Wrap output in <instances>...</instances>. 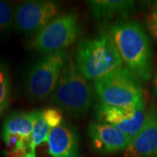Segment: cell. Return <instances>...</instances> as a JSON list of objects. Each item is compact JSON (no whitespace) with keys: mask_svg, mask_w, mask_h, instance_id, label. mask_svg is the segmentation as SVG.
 Masks as SVG:
<instances>
[{"mask_svg":"<svg viewBox=\"0 0 157 157\" xmlns=\"http://www.w3.org/2000/svg\"><path fill=\"white\" fill-rule=\"evenodd\" d=\"M109 34L126 67L142 81L153 74V52L143 27L136 21H118L109 28Z\"/></svg>","mask_w":157,"mask_h":157,"instance_id":"obj_1","label":"cell"},{"mask_svg":"<svg viewBox=\"0 0 157 157\" xmlns=\"http://www.w3.org/2000/svg\"><path fill=\"white\" fill-rule=\"evenodd\" d=\"M99 101L108 106L129 108L145 103L140 79L127 67H121L94 81Z\"/></svg>","mask_w":157,"mask_h":157,"instance_id":"obj_4","label":"cell"},{"mask_svg":"<svg viewBox=\"0 0 157 157\" xmlns=\"http://www.w3.org/2000/svg\"><path fill=\"white\" fill-rule=\"evenodd\" d=\"M155 7H157V1L155 2Z\"/></svg>","mask_w":157,"mask_h":157,"instance_id":"obj_20","label":"cell"},{"mask_svg":"<svg viewBox=\"0 0 157 157\" xmlns=\"http://www.w3.org/2000/svg\"><path fill=\"white\" fill-rule=\"evenodd\" d=\"M50 101L74 118L85 116L94 105V91L88 80L79 72L72 54H67Z\"/></svg>","mask_w":157,"mask_h":157,"instance_id":"obj_2","label":"cell"},{"mask_svg":"<svg viewBox=\"0 0 157 157\" xmlns=\"http://www.w3.org/2000/svg\"><path fill=\"white\" fill-rule=\"evenodd\" d=\"M74 59L79 72L88 81H95L122 67L123 64L112 37L107 32L82 39L78 44Z\"/></svg>","mask_w":157,"mask_h":157,"instance_id":"obj_3","label":"cell"},{"mask_svg":"<svg viewBox=\"0 0 157 157\" xmlns=\"http://www.w3.org/2000/svg\"><path fill=\"white\" fill-rule=\"evenodd\" d=\"M87 136L91 147L100 155L125 151L131 139L112 125L92 121L88 125Z\"/></svg>","mask_w":157,"mask_h":157,"instance_id":"obj_9","label":"cell"},{"mask_svg":"<svg viewBox=\"0 0 157 157\" xmlns=\"http://www.w3.org/2000/svg\"><path fill=\"white\" fill-rule=\"evenodd\" d=\"M51 129L52 128L48 126V124L42 118L39 111V116L34 121L31 135V148L33 151L36 152L37 147L44 142H47Z\"/></svg>","mask_w":157,"mask_h":157,"instance_id":"obj_15","label":"cell"},{"mask_svg":"<svg viewBox=\"0 0 157 157\" xmlns=\"http://www.w3.org/2000/svg\"><path fill=\"white\" fill-rule=\"evenodd\" d=\"M60 4L51 0H31L14 8L13 28L17 33L33 36L59 17Z\"/></svg>","mask_w":157,"mask_h":157,"instance_id":"obj_7","label":"cell"},{"mask_svg":"<svg viewBox=\"0 0 157 157\" xmlns=\"http://www.w3.org/2000/svg\"><path fill=\"white\" fill-rule=\"evenodd\" d=\"M79 33L78 14L70 11L54 18L38 33L32 36L26 46L43 55L63 51L77 40Z\"/></svg>","mask_w":157,"mask_h":157,"instance_id":"obj_6","label":"cell"},{"mask_svg":"<svg viewBox=\"0 0 157 157\" xmlns=\"http://www.w3.org/2000/svg\"><path fill=\"white\" fill-rule=\"evenodd\" d=\"M94 115L98 121L109 124L121 130L132 140L145 123V103L135 107H112L98 101L94 106Z\"/></svg>","mask_w":157,"mask_h":157,"instance_id":"obj_8","label":"cell"},{"mask_svg":"<svg viewBox=\"0 0 157 157\" xmlns=\"http://www.w3.org/2000/svg\"><path fill=\"white\" fill-rule=\"evenodd\" d=\"M46 143L51 157H78V131L67 122L51 129Z\"/></svg>","mask_w":157,"mask_h":157,"instance_id":"obj_11","label":"cell"},{"mask_svg":"<svg viewBox=\"0 0 157 157\" xmlns=\"http://www.w3.org/2000/svg\"><path fill=\"white\" fill-rule=\"evenodd\" d=\"M86 3L93 17L101 24L114 17H128L135 10V3L130 0H90Z\"/></svg>","mask_w":157,"mask_h":157,"instance_id":"obj_12","label":"cell"},{"mask_svg":"<svg viewBox=\"0 0 157 157\" xmlns=\"http://www.w3.org/2000/svg\"><path fill=\"white\" fill-rule=\"evenodd\" d=\"M11 99V75L8 67L0 60V115L6 110Z\"/></svg>","mask_w":157,"mask_h":157,"instance_id":"obj_14","label":"cell"},{"mask_svg":"<svg viewBox=\"0 0 157 157\" xmlns=\"http://www.w3.org/2000/svg\"><path fill=\"white\" fill-rule=\"evenodd\" d=\"M145 24L149 33L157 40V7H155V9L147 16Z\"/></svg>","mask_w":157,"mask_h":157,"instance_id":"obj_18","label":"cell"},{"mask_svg":"<svg viewBox=\"0 0 157 157\" xmlns=\"http://www.w3.org/2000/svg\"><path fill=\"white\" fill-rule=\"evenodd\" d=\"M67 54L66 50L44 54L30 67L25 78V93L31 102H42L51 97Z\"/></svg>","mask_w":157,"mask_h":157,"instance_id":"obj_5","label":"cell"},{"mask_svg":"<svg viewBox=\"0 0 157 157\" xmlns=\"http://www.w3.org/2000/svg\"><path fill=\"white\" fill-rule=\"evenodd\" d=\"M14 8L10 2L0 0V36H6L13 28Z\"/></svg>","mask_w":157,"mask_h":157,"instance_id":"obj_16","label":"cell"},{"mask_svg":"<svg viewBox=\"0 0 157 157\" xmlns=\"http://www.w3.org/2000/svg\"><path fill=\"white\" fill-rule=\"evenodd\" d=\"M150 157H157V155H154V156H150Z\"/></svg>","mask_w":157,"mask_h":157,"instance_id":"obj_21","label":"cell"},{"mask_svg":"<svg viewBox=\"0 0 157 157\" xmlns=\"http://www.w3.org/2000/svg\"><path fill=\"white\" fill-rule=\"evenodd\" d=\"M153 78H152V81H153V89H154V94L157 101V67L155 69L154 73H153Z\"/></svg>","mask_w":157,"mask_h":157,"instance_id":"obj_19","label":"cell"},{"mask_svg":"<svg viewBox=\"0 0 157 157\" xmlns=\"http://www.w3.org/2000/svg\"><path fill=\"white\" fill-rule=\"evenodd\" d=\"M157 155V108L151 104L147 109L145 123L131 140L124 157H150Z\"/></svg>","mask_w":157,"mask_h":157,"instance_id":"obj_10","label":"cell"},{"mask_svg":"<svg viewBox=\"0 0 157 157\" xmlns=\"http://www.w3.org/2000/svg\"><path fill=\"white\" fill-rule=\"evenodd\" d=\"M40 113L51 128H54L64 122L63 111L59 107H46L40 110Z\"/></svg>","mask_w":157,"mask_h":157,"instance_id":"obj_17","label":"cell"},{"mask_svg":"<svg viewBox=\"0 0 157 157\" xmlns=\"http://www.w3.org/2000/svg\"><path fill=\"white\" fill-rule=\"evenodd\" d=\"M39 111L14 112L9 114L4 121L1 135H15L24 140H31L33 123L39 116Z\"/></svg>","mask_w":157,"mask_h":157,"instance_id":"obj_13","label":"cell"}]
</instances>
